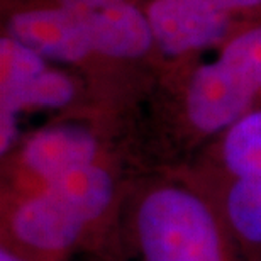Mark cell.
<instances>
[{
  "label": "cell",
  "mask_w": 261,
  "mask_h": 261,
  "mask_svg": "<svg viewBox=\"0 0 261 261\" xmlns=\"http://www.w3.org/2000/svg\"><path fill=\"white\" fill-rule=\"evenodd\" d=\"M116 184L97 165L80 166L17 203L9 214V246L24 256L58 259L107 216Z\"/></svg>",
  "instance_id": "1"
},
{
  "label": "cell",
  "mask_w": 261,
  "mask_h": 261,
  "mask_svg": "<svg viewBox=\"0 0 261 261\" xmlns=\"http://www.w3.org/2000/svg\"><path fill=\"white\" fill-rule=\"evenodd\" d=\"M133 219L141 261H232L217 212L185 187L149 190Z\"/></svg>",
  "instance_id": "2"
},
{
  "label": "cell",
  "mask_w": 261,
  "mask_h": 261,
  "mask_svg": "<svg viewBox=\"0 0 261 261\" xmlns=\"http://www.w3.org/2000/svg\"><path fill=\"white\" fill-rule=\"evenodd\" d=\"M80 22L92 51L109 56H141L153 41L149 20L124 0H61Z\"/></svg>",
  "instance_id": "3"
},
{
  "label": "cell",
  "mask_w": 261,
  "mask_h": 261,
  "mask_svg": "<svg viewBox=\"0 0 261 261\" xmlns=\"http://www.w3.org/2000/svg\"><path fill=\"white\" fill-rule=\"evenodd\" d=\"M148 20L153 38L168 55L216 43L227 28L226 12L211 0H156Z\"/></svg>",
  "instance_id": "4"
},
{
  "label": "cell",
  "mask_w": 261,
  "mask_h": 261,
  "mask_svg": "<svg viewBox=\"0 0 261 261\" xmlns=\"http://www.w3.org/2000/svg\"><path fill=\"white\" fill-rule=\"evenodd\" d=\"M9 31L12 39L49 60L75 61L92 51L80 22L63 7L17 14Z\"/></svg>",
  "instance_id": "5"
},
{
  "label": "cell",
  "mask_w": 261,
  "mask_h": 261,
  "mask_svg": "<svg viewBox=\"0 0 261 261\" xmlns=\"http://www.w3.org/2000/svg\"><path fill=\"white\" fill-rule=\"evenodd\" d=\"M97 154L95 138L78 126L44 129L29 141L24 149V163L46 184L68 171L92 165Z\"/></svg>",
  "instance_id": "6"
},
{
  "label": "cell",
  "mask_w": 261,
  "mask_h": 261,
  "mask_svg": "<svg viewBox=\"0 0 261 261\" xmlns=\"http://www.w3.org/2000/svg\"><path fill=\"white\" fill-rule=\"evenodd\" d=\"M203 70L246 111L261 88V28L234 39L221 58Z\"/></svg>",
  "instance_id": "7"
},
{
  "label": "cell",
  "mask_w": 261,
  "mask_h": 261,
  "mask_svg": "<svg viewBox=\"0 0 261 261\" xmlns=\"http://www.w3.org/2000/svg\"><path fill=\"white\" fill-rule=\"evenodd\" d=\"M0 151L2 154L15 139V117L22 107H61L75 95L73 83L66 76L43 71L17 85L0 87Z\"/></svg>",
  "instance_id": "8"
},
{
  "label": "cell",
  "mask_w": 261,
  "mask_h": 261,
  "mask_svg": "<svg viewBox=\"0 0 261 261\" xmlns=\"http://www.w3.org/2000/svg\"><path fill=\"white\" fill-rule=\"evenodd\" d=\"M224 207L232 232L243 243L261 246V176L236 178Z\"/></svg>",
  "instance_id": "9"
},
{
  "label": "cell",
  "mask_w": 261,
  "mask_h": 261,
  "mask_svg": "<svg viewBox=\"0 0 261 261\" xmlns=\"http://www.w3.org/2000/svg\"><path fill=\"white\" fill-rule=\"evenodd\" d=\"M224 161L236 178L261 176V112L241 117L224 141Z\"/></svg>",
  "instance_id": "10"
},
{
  "label": "cell",
  "mask_w": 261,
  "mask_h": 261,
  "mask_svg": "<svg viewBox=\"0 0 261 261\" xmlns=\"http://www.w3.org/2000/svg\"><path fill=\"white\" fill-rule=\"evenodd\" d=\"M0 60H2V85L0 87L17 85L44 71L41 56L12 38H4L0 43Z\"/></svg>",
  "instance_id": "11"
},
{
  "label": "cell",
  "mask_w": 261,
  "mask_h": 261,
  "mask_svg": "<svg viewBox=\"0 0 261 261\" xmlns=\"http://www.w3.org/2000/svg\"><path fill=\"white\" fill-rule=\"evenodd\" d=\"M217 9L221 10H229V9H236V7H249V5H256L261 0H211Z\"/></svg>",
  "instance_id": "12"
},
{
  "label": "cell",
  "mask_w": 261,
  "mask_h": 261,
  "mask_svg": "<svg viewBox=\"0 0 261 261\" xmlns=\"http://www.w3.org/2000/svg\"><path fill=\"white\" fill-rule=\"evenodd\" d=\"M0 261H33L29 259L28 256H24V254H20L19 251H15L14 248H10L9 244L7 246H2L0 249Z\"/></svg>",
  "instance_id": "13"
}]
</instances>
